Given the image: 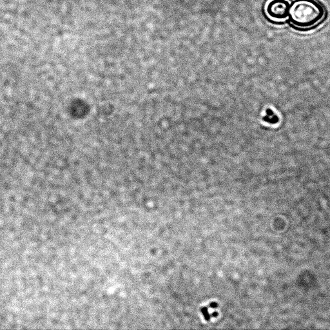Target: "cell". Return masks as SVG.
I'll use <instances>...</instances> for the list:
<instances>
[{
	"mask_svg": "<svg viewBox=\"0 0 330 330\" xmlns=\"http://www.w3.org/2000/svg\"><path fill=\"white\" fill-rule=\"evenodd\" d=\"M324 16V7L316 0H295L290 7L288 17L295 28L306 30L319 25Z\"/></svg>",
	"mask_w": 330,
	"mask_h": 330,
	"instance_id": "6da1fadb",
	"label": "cell"
},
{
	"mask_svg": "<svg viewBox=\"0 0 330 330\" xmlns=\"http://www.w3.org/2000/svg\"><path fill=\"white\" fill-rule=\"evenodd\" d=\"M290 7L287 0H272L266 7V13L273 20L282 21L289 16Z\"/></svg>",
	"mask_w": 330,
	"mask_h": 330,
	"instance_id": "7a4b0ae2",
	"label": "cell"
},
{
	"mask_svg": "<svg viewBox=\"0 0 330 330\" xmlns=\"http://www.w3.org/2000/svg\"><path fill=\"white\" fill-rule=\"evenodd\" d=\"M210 306L212 307V308H216L217 306V305L216 303H212V304H210Z\"/></svg>",
	"mask_w": 330,
	"mask_h": 330,
	"instance_id": "3957f363",
	"label": "cell"
}]
</instances>
